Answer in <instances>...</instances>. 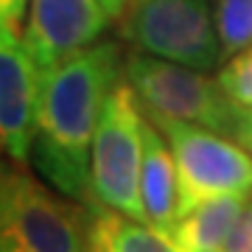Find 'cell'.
Wrapping results in <instances>:
<instances>
[{
    "mask_svg": "<svg viewBox=\"0 0 252 252\" xmlns=\"http://www.w3.org/2000/svg\"><path fill=\"white\" fill-rule=\"evenodd\" d=\"M149 121L171 146L180 182V216L199 207L202 202L227 193L252 196V152L244 149L238 140L177 118H149Z\"/></svg>",
    "mask_w": 252,
    "mask_h": 252,
    "instance_id": "6",
    "label": "cell"
},
{
    "mask_svg": "<svg viewBox=\"0 0 252 252\" xmlns=\"http://www.w3.org/2000/svg\"><path fill=\"white\" fill-rule=\"evenodd\" d=\"M247 202H250L247 193H227L202 202L199 207L180 216L171 233L174 244L182 252H221Z\"/></svg>",
    "mask_w": 252,
    "mask_h": 252,
    "instance_id": "11",
    "label": "cell"
},
{
    "mask_svg": "<svg viewBox=\"0 0 252 252\" xmlns=\"http://www.w3.org/2000/svg\"><path fill=\"white\" fill-rule=\"evenodd\" d=\"M146 112L132 84L121 76L101 109L90 152V188L95 205L146 221L140 196Z\"/></svg>",
    "mask_w": 252,
    "mask_h": 252,
    "instance_id": "3",
    "label": "cell"
},
{
    "mask_svg": "<svg viewBox=\"0 0 252 252\" xmlns=\"http://www.w3.org/2000/svg\"><path fill=\"white\" fill-rule=\"evenodd\" d=\"M140 196H143L146 221L162 233H174L180 221V182L171 146L162 132L146 118L143 135V171H140Z\"/></svg>",
    "mask_w": 252,
    "mask_h": 252,
    "instance_id": "9",
    "label": "cell"
},
{
    "mask_svg": "<svg viewBox=\"0 0 252 252\" xmlns=\"http://www.w3.org/2000/svg\"><path fill=\"white\" fill-rule=\"evenodd\" d=\"M118 31L135 51L205 73L224 59L213 0H129Z\"/></svg>",
    "mask_w": 252,
    "mask_h": 252,
    "instance_id": "4",
    "label": "cell"
},
{
    "mask_svg": "<svg viewBox=\"0 0 252 252\" xmlns=\"http://www.w3.org/2000/svg\"><path fill=\"white\" fill-rule=\"evenodd\" d=\"M233 140L250 149L252 152V109H238V118H235V129H233Z\"/></svg>",
    "mask_w": 252,
    "mask_h": 252,
    "instance_id": "16",
    "label": "cell"
},
{
    "mask_svg": "<svg viewBox=\"0 0 252 252\" xmlns=\"http://www.w3.org/2000/svg\"><path fill=\"white\" fill-rule=\"evenodd\" d=\"M124 76V48L98 39L70 59L42 70L36 101L31 165L64 196L95 205L90 188V152L101 109Z\"/></svg>",
    "mask_w": 252,
    "mask_h": 252,
    "instance_id": "1",
    "label": "cell"
},
{
    "mask_svg": "<svg viewBox=\"0 0 252 252\" xmlns=\"http://www.w3.org/2000/svg\"><path fill=\"white\" fill-rule=\"evenodd\" d=\"M124 79L149 118H177L233 137L238 109L205 70L132 51L124 56Z\"/></svg>",
    "mask_w": 252,
    "mask_h": 252,
    "instance_id": "5",
    "label": "cell"
},
{
    "mask_svg": "<svg viewBox=\"0 0 252 252\" xmlns=\"http://www.w3.org/2000/svg\"><path fill=\"white\" fill-rule=\"evenodd\" d=\"M28 0H0V28H14L20 31V26L26 23Z\"/></svg>",
    "mask_w": 252,
    "mask_h": 252,
    "instance_id": "15",
    "label": "cell"
},
{
    "mask_svg": "<svg viewBox=\"0 0 252 252\" xmlns=\"http://www.w3.org/2000/svg\"><path fill=\"white\" fill-rule=\"evenodd\" d=\"M219 84L235 109H252V45L233 54L216 73Z\"/></svg>",
    "mask_w": 252,
    "mask_h": 252,
    "instance_id": "13",
    "label": "cell"
},
{
    "mask_svg": "<svg viewBox=\"0 0 252 252\" xmlns=\"http://www.w3.org/2000/svg\"><path fill=\"white\" fill-rule=\"evenodd\" d=\"M101 0H28L23 45L39 70L95 45L109 26Z\"/></svg>",
    "mask_w": 252,
    "mask_h": 252,
    "instance_id": "7",
    "label": "cell"
},
{
    "mask_svg": "<svg viewBox=\"0 0 252 252\" xmlns=\"http://www.w3.org/2000/svg\"><path fill=\"white\" fill-rule=\"evenodd\" d=\"M87 252H182L168 233L104 205H90Z\"/></svg>",
    "mask_w": 252,
    "mask_h": 252,
    "instance_id": "10",
    "label": "cell"
},
{
    "mask_svg": "<svg viewBox=\"0 0 252 252\" xmlns=\"http://www.w3.org/2000/svg\"><path fill=\"white\" fill-rule=\"evenodd\" d=\"M221 252H252V196H250V202L244 205L235 227L230 230Z\"/></svg>",
    "mask_w": 252,
    "mask_h": 252,
    "instance_id": "14",
    "label": "cell"
},
{
    "mask_svg": "<svg viewBox=\"0 0 252 252\" xmlns=\"http://www.w3.org/2000/svg\"><path fill=\"white\" fill-rule=\"evenodd\" d=\"M101 3H104V9H107V14L112 20H121L124 9L129 6V0H101Z\"/></svg>",
    "mask_w": 252,
    "mask_h": 252,
    "instance_id": "17",
    "label": "cell"
},
{
    "mask_svg": "<svg viewBox=\"0 0 252 252\" xmlns=\"http://www.w3.org/2000/svg\"><path fill=\"white\" fill-rule=\"evenodd\" d=\"M90 205L0 160V252H87Z\"/></svg>",
    "mask_w": 252,
    "mask_h": 252,
    "instance_id": "2",
    "label": "cell"
},
{
    "mask_svg": "<svg viewBox=\"0 0 252 252\" xmlns=\"http://www.w3.org/2000/svg\"><path fill=\"white\" fill-rule=\"evenodd\" d=\"M39 79L23 36L14 28H0V160L28 165L36 132Z\"/></svg>",
    "mask_w": 252,
    "mask_h": 252,
    "instance_id": "8",
    "label": "cell"
},
{
    "mask_svg": "<svg viewBox=\"0 0 252 252\" xmlns=\"http://www.w3.org/2000/svg\"><path fill=\"white\" fill-rule=\"evenodd\" d=\"M213 17L224 56L252 45V0H213Z\"/></svg>",
    "mask_w": 252,
    "mask_h": 252,
    "instance_id": "12",
    "label": "cell"
}]
</instances>
